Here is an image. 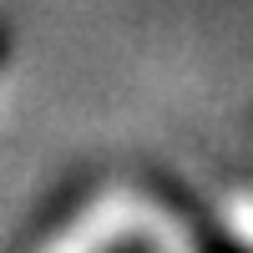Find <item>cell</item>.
Returning <instances> with one entry per match:
<instances>
[{
  "label": "cell",
  "mask_w": 253,
  "mask_h": 253,
  "mask_svg": "<svg viewBox=\"0 0 253 253\" xmlns=\"http://www.w3.org/2000/svg\"><path fill=\"white\" fill-rule=\"evenodd\" d=\"M147 182H152V193H157V198H162V203H167V208H172V213L182 218V228H187V238L198 243V253H243V248H238V243H233V238H228L223 228H218V218L208 213V208H203L193 193H187L177 177L152 172Z\"/></svg>",
  "instance_id": "obj_1"
},
{
  "label": "cell",
  "mask_w": 253,
  "mask_h": 253,
  "mask_svg": "<svg viewBox=\"0 0 253 253\" xmlns=\"http://www.w3.org/2000/svg\"><path fill=\"white\" fill-rule=\"evenodd\" d=\"M122 253H147V243H126V248H122Z\"/></svg>",
  "instance_id": "obj_2"
},
{
  "label": "cell",
  "mask_w": 253,
  "mask_h": 253,
  "mask_svg": "<svg viewBox=\"0 0 253 253\" xmlns=\"http://www.w3.org/2000/svg\"><path fill=\"white\" fill-rule=\"evenodd\" d=\"M0 56H5V26H0Z\"/></svg>",
  "instance_id": "obj_3"
}]
</instances>
